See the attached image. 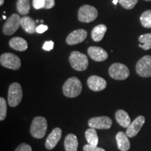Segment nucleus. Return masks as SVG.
<instances>
[{"mask_svg": "<svg viewBox=\"0 0 151 151\" xmlns=\"http://www.w3.org/2000/svg\"><path fill=\"white\" fill-rule=\"evenodd\" d=\"M145 1H151V0H145Z\"/></svg>", "mask_w": 151, "mask_h": 151, "instance_id": "nucleus-36", "label": "nucleus"}, {"mask_svg": "<svg viewBox=\"0 0 151 151\" xmlns=\"http://www.w3.org/2000/svg\"><path fill=\"white\" fill-rule=\"evenodd\" d=\"M55 2V0H33L32 5L35 9H50L53 8Z\"/></svg>", "mask_w": 151, "mask_h": 151, "instance_id": "nucleus-22", "label": "nucleus"}, {"mask_svg": "<svg viewBox=\"0 0 151 151\" xmlns=\"http://www.w3.org/2000/svg\"><path fill=\"white\" fill-rule=\"evenodd\" d=\"M9 46L18 51H25L28 47L27 41L21 37L12 38L9 41Z\"/></svg>", "mask_w": 151, "mask_h": 151, "instance_id": "nucleus-18", "label": "nucleus"}, {"mask_svg": "<svg viewBox=\"0 0 151 151\" xmlns=\"http://www.w3.org/2000/svg\"><path fill=\"white\" fill-rule=\"evenodd\" d=\"M3 19H6V16H3Z\"/></svg>", "mask_w": 151, "mask_h": 151, "instance_id": "nucleus-35", "label": "nucleus"}, {"mask_svg": "<svg viewBox=\"0 0 151 151\" xmlns=\"http://www.w3.org/2000/svg\"><path fill=\"white\" fill-rule=\"evenodd\" d=\"M139 41L142 44H139V46L143 50H148L151 49V33L141 35L139 37Z\"/></svg>", "mask_w": 151, "mask_h": 151, "instance_id": "nucleus-25", "label": "nucleus"}, {"mask_svg": "<svg viewBox=\"0 0 151 151\" xmlns=\"http://www.w3.org/2000/svg\"><path fill=\"white\" fill-rule=\"evenodd\" d=\"M48 123L46 119L38 116L34 118L30 127V133L36 139H42L46 134Z\"/></svg>", "mask_w": 151, "mask_h": 151, "instance_id": "nucleus-2", "label": "nucleus"}, {"mask_svg": "<svg viewBox=\"0 0 151 151\" xmlns=\"http://www.w3.org/2000/svg\"><path fill=\"white\" fill-rule=\"evenodd\" d=\"M140 21L143 27L151 28V10L146 11L141 14Z\"/></svg>", "mask_w": 151, "mask_h": 151, "instance_id": "nucleus-26", "label": "nucleus"}, {"mask_svg": "<svg viewBox=\"0 0 151 151\" xmlns=\"http://www.w3.org/2000/svg\"><path fill=\"white\" fill-rule=\"evenodd\" d=\"M115 116H116V121L122 127L127 128L131 124V119L125 111L122 110V109L118 110L116 111Z\"/></svg>", "mask_w": 151, "mask_h": 151, "instance_id": "nucleus-19", "label": "nucleus"}, {"mask_svg": "<svg viewBox=\"0 0 151 151\" xmlns=\"http://www.w3.org/2000/svg\"><path fill=\"white\" fill-rule=\"evenodd\" d=\"M22 98V87L18 83L10 85L8 92V103L11 107H16L21 102Z\"/></svg>", "mask_w": 151, "mask_h": 151, "instance_id": "nucleus-4", "label": "nucleus"}, {"mask_svg": "<svg viewBox=\"0 0 151 151\" xmlns=\"http://www.w3.org/2000/svg\"><path fill=\"white\" fill-rule=\"evenodd\" d=\"M88 55L96 62H103L108 58V53L102 48L98 46H90L88 49Z\"/></svg>", "mask_w": 151, "mask_h": 151, "instance_id": "nucleus-14", "label": "nucleus"}, {"mask_svg": "<svg viewBox=\"0 0 151 151\" xmlns=\"http://www.w3.org/2000/svg\"><path fill=\"white\" fill-rule=\"evenodd\" d=\"M98 16V11L92 6L86 4L82 6L78 11V19L81 22L94 21Z\"/></svg>", "mask_w": 151, "mask_h": 151, "instance_id": "nucleus-5", "label": "nucleus"}, {"mask_svg": "<svg viewBox=\"0 0 151 151\" xmlns=\"http://www.w3.org/2000/svg\"><path fill=\"white\" fill-rule=\"evenodd\" d=\"M87 84L90 89L94 92L101 91V90H104L107 86L106 81L105 79L98 76H90L87 81Z\"/></svg>", "mask_w": 151, "mask_h": 151, "instance_id": "nucleus-11", "label": "nucleus"}, {"mask_svg": "<svg viewBox=\"0 0 151 151\" xmlns=\"http://www.w3.org/2000/svg\"><path fill=\"white\" fill-rule=\"evenodd\" d=\"M118 148L120 151H128L130 148V142L127 135L123 132H119L116 137Z\"/></svg>", "mask_w": 151, "mask_h": 151, "instance_id": "nucleus-16", "label": "nucleus"}, {"mask_svg": "<svg viewBox=\"0 0 151 151\" xmlns=\"http://www.w3.org/2000/svg\"><path fill=\"white\" fill-rule=\"evenodd\" d=\"M118 2H119V0H113V3L115 5H116L117 4H118Z\"/></svg>", "mask_w": 151, "mask_h": 151, "instance_id": "nucleus-33", "label": "nucleus"}, {"mask_svg": "<svg viewBox=\"0 0 151 151\" xmlns=\"http://www.w3.org/2000/svg\"><path fill=\"white\" fill-rule=\"evenodd\" d=\"M48 29V27L47 25H45V24H40V25H39L37 27V30H36V32L39 34H42L43 32H46Z\"/></svg>", "mask_w": 151, "mask_h": 151, "instance_id": "nucleus-32", "label": "nucleus"}, {"mask_svg": "<svg viewBox=\"0 0 151 151\" xmlns=\"http://www.w3.org/2000/svg\"><path fill=\"white\" fill-rule=\"evenodd\" d=\"M84 151H106L104 149L99 148V147L95 146H92V145L87 144L83 146Z\"/></svg>", "mask_w": 151, "mask_h": 151, "instance_id": "nucleus-29", "label": "nucleus"}, {"mask_svg": "<svg viewBox=\"0 0 151 151\" xmlns=\"http://www.w3.org/2000/svg\"><path fill=\"white\" fill-rule=\"evenodd\" d=\"M107 31V27L104 24H99V25L96 26L94 27V29L92 30L91 37L92 40L96 42H99V41L102 40V39L104 37L105 33Z\"/></svg>", "mask_w": 151, "mask_h": 151, "instance_id": "nucleus-21", "label": "nucleus"}, {"mask_svg": "<svg viewBox=\"0 0 151 151\" xmlns=\"http://www.w3.org/2000/svg\"><path fill=\"white\" fill-rule=\"evenodd\" d=\"M20 26L27 33L34 34L37 30L36 22L29 16H24L20 20Z\"/></svg>", "mask_w": 151, "mask_h": 151, "instance_id": "nucleus-17", "label": "nucleus"}, {"mask_svg": "<svg viewBox=\"0 0 151 151\" xmlns=\"http://www.w3.org/2000/svg\"><path fill=\"white\" fill-rule=\"evenodd\" d=\"M145 123V118L144 116H140L137 117V118L134 120L133 122H131L129 126L127 128L126 131V134L127 135L128 137L132 138L134 137L135 136L139 133L141 128Z\"/></svg>", "mask_w": 151, "mask_h": 151, "instance_id": "nucleus-13", "label": "nucleus"}, {"mask_svg": "<svg viewBox=\"0 0 151 151\" xmlns=\"http://www.w3.org/2000/svg\"><path fill=\"white\" fill-rule=\"evenodd\" d=\"M15 151H32L31 146L27 143H21L17 147Z\"/></svg>", "mask_w": 151, "mask_h": 151, "instance_id": "nucleus-30", "label": "nucleus"}, {"mask_svg": "<svg viewBox=\"0 0 151 151\" xmlns=\"http://www.w3.org/2000/svg\"><path fill=\"white\" fill-rule=\"evenodd\" d=\"M62 129L60 127H56L52 129L51 133L47 137L45 146L48 150H52L57 146L62 137Z\"/></svg>", "mask_w": 151, "mask_h": 151, "instance_id": "nucleus-15", "label": "nucleus"}, {"mask_svg": "<svg viewBox=\"0 0 151 151\" xmlns=\"http://www.w3.org/2000/svg\"><path fill=\"white\" fill-rule=\"evenodd\" d=\"M4 2V0H0V6H2Z\"/></svg>", "mask_w": 151, "mask_h": 151, "instance_id": "nucleus-34", "label": "nucleus"}, {"mask_svg": "<svg viewBox=\"0 0 151 151\" xmlns=\"http://www.w3.org/2000/svg\"><path fill=\"white\" fill-rule=\"evenodd\" d=\"M137 74L143 78L151 77V56L145 55L137 62L136 65Z\"/></svg>", "mask_w": 151, "mask_h": 151, "instance_id": "nucleus-8", "label": "nucleus"}, {"mask_svg": "<svg viewBox=\"0 0 151 151\" xmlns=\"http://www.w3.org/2000/svg\"><path fill=\"white\" fill-rule=\"evenodd\" d=\"M112 123V120L107 116L94 117L88 120V126L90 128L98 129H110Z\"/></svg>", "mask_w": 151, "mask_h": 151, "instance_id": "nucleus-10", "label": "nucleus"}, {"mask_svg": "<svg viewBox=\"0 0 151 151\" xmlns=\"http://www.w3.org/2000/svg\"><path fill=\"white\" fill-rule=\"evenodd\" d=\"M88 32L83 29L74 30L68 35L66 42L69 45H76L83 42L87 38Z\"/></svg>", "mask_w": 151, "mask_h": 151, "instance_id": "nucleus-12", "label": "nucleus"}, {"mask_svg": "<svg viewBox=\"0 0 151 151\" xmlns=\"http://www.w3.org/2000/svg\"><path fill=\"white\" fill-rule=\"evenodd\" d=\"M63 94L66 97L74 98L78 97L82 91V84L81 81L76 77L68 78L62 87Z\"/></svg>", "mask_w": 151, "mask_h": 151, "instance_id": "nucleus-1", "label": "nucleus"}, {"mask_svg": "<svg viewBox=\"0 0 151 151\" xmlns=\"http://www.w3.org/2000/svg\"><path fill=\"white\" fill-rule=\"evenodd\" d=\"M109 73L111 78L118 81L125 80L130 74L128 67L121 63H114L111 65Z\"/></svg>", "mask_w": 151, "mask_h": 151, "instance_id": "nucleus-6", "label": "nucleus"}, {"mask_svg": "<svg viewBox=\"0 0 151 151\" xmlns=\"http://www.w3.org/2000/svg\"><path fill=\"white\" fill-rule=\"evenodd\" d=\"M139 0H119V3L127 10H131L137 5Z\"/></svg>", "mask_w": 151, "mask_h": 151, "instance_id": "nucleus-28", "label": "nucleus"}, {"mask_svg": "<svg viewBox=\"0 0 151 151\" xmlns=\"http://www.w3.org/2000/svg\"><path fill=\"white\" fill-rule=\"evenodd\" d=\"M85 135H86V139L88 144L95 146H97L99 143V138H98L97 131L95 129L90 128V129H87Z\"/></svg>", "mask_w": 151, "mask_h": 151, "instance_id": "nucleus-23", "label": "nucleus"}, {"mask_svg": "<svg viewBox=\"0 0 151 151\" xmlns=\"http://www.w3.org/2000/svg\"><path fill=\"white\" fill-rule=\"evenodd\" d=\"M54 48V42L52 41H46L43 46V49L46 51H50Z\"/></svg>", "mask_w": 151, "mask_h": 151, "instance_id": "nucleus-31", "label": "nucleus"}, {"mask_svg": "<svg viewBox=\"0 0 151 151\" xmlns=\"http://www.w3.org/2000/svg\"><path fill=\"white\" fill-rule=\"evenodd\" d=\"M64 144L66 151H77L78 146L77 137L73 134H69L65 137Z\"/></svg>", "mask_w": 151, "mask_h": 151, "instance_id": "nucleus-20", "label": "nucleus"}, {"mask_svg": "<svg viewBox=\"0 0 151 151\" xmlns=\"http://www.w3.org/2000/svg\"><path fill=\"white\" fill-rule=\"evenodd\" d=\"M71 67L78 71H85L88 67V59L86 55L79 51H73L69 56Z\"/></svg>", "mask_w": 151, "mask_h": 151, "instance_id": "nucleus-3", "label": "nucleus"}, {"mask_svg": "<svg viewBox=\"0 0 151 151\" xmlns=\"http://www.w3.org/2000/svg\"><path fill=\"white\" fill-rule=\"evenodd\" d=\"M0 63L4 67L13 70H18L21 67V62L16 55L11 52H6L0 57Z\"/></svg>", "mask_w": 151, "mask_h": 151, "instance_id": "nucleus-7", "label": "nucleus"}, {"mask_svg": "<svg viewBox=\"0 0 151 151\" xmlns=\"http://www.w3.org/2000/svg\"><path fill=\"white\" fill-rule=\"evenodd\" d=\"M17 11L22 16H26L29 13L30 11V1L29 0H18L16 3Z\"/></svg>", "mask_w": 151, "mask_h": 151, "instance_id": "nucleus-24", "label": "nucleus"}, {"mask_svg": "<svg viewBox=\"0 0 151 151\" xmlns=\"http://www.w3.org/2000/svg\"><path fill=\"white\" fill-rule=\"evenodd\" d=\"M20 20L19 15L16 14H12L7 19L3 26V33L5 35H12L16 32L20 25Z\"/></svg>", "mask_w": 151, "mask_h": 151, "instance_id": "nucleus-9", "label": "nucleus"}, {"mask_svg": "<svg viewBox=\"0 0 151 151\" xmlns=\"http://www.w3.org/2000/svg\"><path fill=\"white\" fill-rule=\"evenodd\" d=\"M7 104L4 98H0V120L2 121L6 117Z\"/></svg>", "mask_w": 151, "mask_h": 151, "instance_id": "nucleus-27", "label": "nucleus"}]
</instances>
